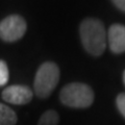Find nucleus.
<instances>
[{
	"instance_id": "0eeeda50",
	"label": "nucleus",
	"mask_w": 125,
	"mask_h": 125,
	"mask_svg": "<svg viewBox=\"0 0 125 125\" xmlns=\"http://www.w3.org/2000/svg\"><path fill=\"white\" fill-rule=\"evenodd\" d=\"M17 115L10 106L0 103V125H16Z\"/></svg>"
},
{
	"instance_id": "f257e3e1",
	"label": "nucleus",
	"mask_w": 125,
	"mask_h": 125,
	"mask_svg": "<svg viewBox=\"0 0 125 125\" xmlns=\"http://www.w3.org/2000/svg\"><path fill=\"white\" fill-rule=\"evenodd\" d=\"M79 33L83 48L94 56L101 55L106 47V31L98 19L88 18L80 23Z\"/></svg>"
},
{
	"instance_id": "9b49d317",
	"label": "nucleus",
	"mask_w": 125,
	"mask_h": 125,
	"mask_svg": "<svg viewBox=\"0 0 125 125\" xmlns=\"http://www.w3.org/2000/svg\"><path fill=\"white\" fill-rule=\"evenodd\" d=\"M112 1L120 10L125 11V0H112Z\"/></svg>"
},
{
	"instance_id": "20e7f679",
	"label": "nucleus",
	"mask_w": 125,
	"mask_h": 125,
	"mask_svg": "<svg viewBox=\"0 0 125 125\" xmlns=\"http://www.w3.org/2000/svg\"><path fill=\"white\" fill-rule=\"evenodd\" d=\"M26 21L20 15L7 16L0 22V38L5 42L18 41L26 32Z\"/></svg>"
},
{
	"instance_id": "9d476101",
	"label": "nucleus",
	"mask_w": 125,
	"mask_h": 125,
	"mask_svg": "<svg viewBox=\"0 0 125 125\" xmlns=\"http://www.w3.org/2000/svg\"><path fill=\"white\" fill-rule=\"evenodd\" d=\"M116 103H117V107H118L120 113L125 118V94H120V95L117 97Z\"/></svg>"
},
{
	"instance_id": "f8f14e48",
	"label": "nucleus",
	"mask_w": 125,
	"mask_h": 125,
	"mask_svg": "<svg viewBox=\"0 0 125 125\" xmlns=\"http://www.w3.org/2000/svg\"><path fill=\"white\" fill-rule=\"evenodd\" d=\"M123 83L125 84V70H124V72H123Z\"/></svg>"
},
{
	"instance_id": "6e6552de",
	"label": "nucleus",
	"mask_w": 125,
	"mask_h": 125,
	"mask_svg": "<svg viewBox=\"0 0 125 125\" xmlns=\"http://www.w3.org/2000/svg\"><path fill=\"white\" fill-rule=\"evenodd\" d=\"M60 116L55 111H47L39 119L38 125H58Z\"/></svg>"
},
{
	"instance_id": "423d86ee",
	"label": "nucleus",
	"mask_w": 125,
	"mask_h": 125,
	"mask_svg": "<svg viewBox=\"0 0 125 125\" xmlns=\"http://www.w3.org/2000/svg\"><path fill=\"white\" fill-rule=\"evenodd\" d=\"M108 45L114 53H122L125 51V26L114 24L108 29Z\"/></svg>"
},
{
	"instance_id": "39448f33",
	"label": "nucleus",
	"mask_w": 125,
	"mask_h": 125,
	"mask_svg": "<svg viewBox=\"0 0 125 125\" xmlns=\"http://www.w3.org/2000/svg\"><path fill=\"white\" fill-rule=\"evenodd\" d=\"M2 99L7 103L23 105L29 103L32 99V91L27 85H10L2 92Z\"/></svg>"
},
{
	"instance_id": "7ed1b4c3",
	"label": "nucleus",
	"mask_w": 125,
	"mask_h": 125,
	"mask_svg": "<svg viewBox=\"0 0 125 125\" xmlns=\"http://www.w3.org/2000/svg\"><path fill=\"white\" fill-rule=\"evenodd\" d=\"M62 104L74 108H85L94 101L93 90L85 83H72L65 85L60 94Z\"/></svg>"
},
{
	"instance_id": "f03ea898",
	"label": "nucleus",
	"mask_w": 125,
	"mask_h": 125,
	"mask_svg": "<svg viewBox=\"0 0 125 125\" xmlns=\"http://www.w3.org/2000/svg\"><path fill=\"white\" fill-rule=\"evenodd\" d=\"M60 80V69L53 62H45L39 67L34 77L33 89L39 98L50 96Z\"/></svg>"
},
{
	"instance_id": "1a4fd4ad",
	"label": "nucleus",
	"mask_w": 125,
	"mask_h": 125,
	"mask_svg": "<svg viewBox=\"0 0 125 125\" xmlns=\"http://www.w3.org/2000/svg\"><path fill=\"white\" fill-rule=\"evenodd\" d=\"M10 78V73H9V68L4 61L0 60V87H3L7 83Z\"/></svg>"
}]
</instances>
